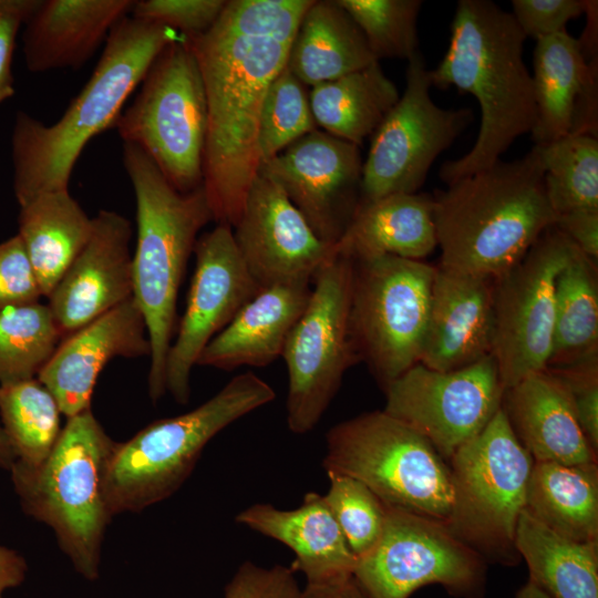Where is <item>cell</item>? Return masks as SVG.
I'll return each mask as SVG.
<instances>
[{"label":"cell","instance_id":"47","mask_svg":"<svg viewBox=\"0 0 598 598\" xmlns=\"http://www.w3.org/2000/svg\"><path fill=\"white\" fill-rule=\"evenodd\" d=\"M587 257L598 259V209H584L556 217L554 224Z\"/></svg>","mask_w":598,"mask_h":598},{"label":"cell","instance_id":"45","mask_svg":"<svg viewBox=\"0 0 598 598\" xmlns=\"http://www.w3.org/2000/svg\"><path fill=\"white\" fill-rule=\"evenodd\" d=\"M513 12L523 34L536 40L566 31L569 20L585 13L584 0H513Z\"/></svg>","mask_w":598,"mask_h":598},{"label":"cell","instance_id":"9","mask_svg":"<svg viewBox=\"0 0 598 598\" xmlns=\"http://www.w3.org/2000/svg\"><path fill=\"white\" fill-rule=\"evenodd\" d=\"M534 458L514 434L503 406L448 460L452 504L446 525L486 561L515 566V536Z\"/></svg>","mask_w":598,"mask_h":598},{"label":"cell","instance_id":"22","mask_svg":"<svg viewBox=\"0 0 598 598\" xmlns=\"http://www.w3.org/2000/svg\"><path fill=\"white\" fill-rule=\"evenodd\" d=\"M597 59L587 61L578 39L560 32L536 40L533 85L537 118L535 144L571 134L598 137Z\"/></svg>","mask_w":598,"mask_h":598},{"label":"cell","instance_id":"51","mask_svg":"<svg viewBox=\"0 0 598 598\" xmlns=\"http://www.w3.org/2000/svg\"><path fill=\"white\" fill-rule=\"evenodd\" d=\"M514 598H551L546 591L528 580L514 596Z\"/></svg>","mask_w":598,"mask_h":598},{"label":"cell","instance_id":"43","mask_svg":"<svg viewBox=\"0 0 598 598\" xmlns=\"http://www.w3.org/2000/svg\"><path fill=\"white\" fill-rule=\"evenodd\" d=\"M224 598H302L290 567L243 563L225 586Z\"/></svg>","mask_w":598,"mask_h":598},{"label":"cell","instance_id":"50","mask_svg":"<svg viewBox=\"0 0 598 598\" xmlns=\"http://www.w3.org/2000/svg\"><path fill=\"white\" fill-rule=\"evenodd\" d=\"M16 458L0 422V468L10 471Z\"/></svg>","mask_w":598,"mask_h":598},{"label":"cell","instance_id":"5","mask_svg":"<svg viewBox=\"0 0 598 598\" xmlns=\"http://www.w3.org/2000/svg\"><path fill=\"white\" fill-rule=\"evenodd\" d=\"M123 164L133 185L137 240L133 254V298L151 343L148 395L165 393V367L175 329L177 296L199 230L213 220L203 186L176 190L138 146L124 143Z\"/></svg>","mask_w":598,"mask_h":598},{"label":"cell","instance_id":"16","mask_svg":"<svg viewBox=\"0 0 598 598\" xmlns=\"http://www.w3.org/2000/svg\"><path fill=\"white\" fill-rule=\"evenodd\" d=\"M383 390V411L425 437L446 462L485 429L505 393L492 354L453 371L416 363Z\"/></svg>","mask_w":598,"mask_h":598},{"label":"cell","instance_id":"42","mask_svg":"<svg viewBox=\"0 0 598 598\" xmlns=\"http://www.w3.org/2000/svg\"><path fill=\"white\" fill-rule=\"evenodd\" d=\"M564 384L579 424L598 452V354L571 364L546 368Z\"/></svg>","mask_w":598,"mask_h":598},{"label":"cell","instance_id":"12","mask_svg":"<svg viewBox=\"0 0 598 598\" xmlns=\"http://www.w3.org/2000/svg\"><path fill=\"white\" fill-rule=\"evenodd\" d=\"M352 276L353 261L337 252L321 266L308 305L286 340L287 424L295 434L313 430L346 371L360 361L350 328Z\"/></svg>","mask_w":598,"mask_h":598},{"label":"cell","instance_id":"20","mask_svg":"<svg viewBox=\"0 0 598 598\" xmlns=\"http://www.w3.org/2000/svg\"><path fill=\"white\" fill-rule=\"evenodd\" d=\"M132 236L116 212L93 217L90 240L47 297L63 338L133 297Z\"/></svg>","mask_w":598,"mask_h":598},{"label":"cell","instance_id":"30","mask_svg":"<svg viewBox=\"0 0 598 598\" xmlns=\"http://www.w3.org/2000/svg\"><path fill=\"white\" fill-rule=\"evenodd\" d=\"M375 62L357 23L337 0L313 1L291 42L287 68L305 85L336 80Z\"/></svg>","mask_w":598,"mask_h":598},{"label":"cell","instance_id":"2","mask_svg":"<svg viewBox=\"0 0 598 598\" xmlns=\"http://www.w3.org/2000/svg\"><path fill=\"white\" fill-rule=\"evenodd\" d=\"M526 37L511 12L489 0H461L450 44L432 86H456L480 105L481 124L470 152L439 171L447 185L493 166L512 143L530 133L537 118L533 78L524 59Z\"/></svg>","mask_w":598,"mask_h":598},{"label":"cell","instance_id":"44","mask_svg":"<svg viewBox=\"0 0 598 598\" xmlns=\"http://www.w3.org/2000/svg\"><path fill=\"white\" fill-rule=\"evenodd\" d=\"M43 297L18 235L0 243V311Z\"/></svg>","mask_w":598,"mask_h":598},{"label":"cell","instance_id":"41","mask_svg":"<svg viewBox=\"0 0 598 598\" xmlns=\"http://www.w3.org/2000/svg\"><path fill=\"white\" fill-rule=\"evenodd\" d=\"M225 0H141L135 1L132 17L161 23L185 37L209 30L220 17Z\"/></svg>","mask_w":598,"mask_h":598},{"label":"cell","instance_id":"31","mask_svg":"<svg viewBox=\"0 0 598 598\" xmlns=\"http://www.w3.org/2000/svg\"><path fill=\"white\" fill-rule=\"evenodd\" d=\"M551 532L598 542V462H534L524 509Z\"/></svg>","mask_w":598,"mask_h":598},{"label":"cell","instance_id":"6","mask_svg":"<svg viewBox=\"0 0 598 598\" xmlns=\"http://www.w3.org/2000/svg\"><path fill=\"white\" fill-rule=\"evenodd\" d=\"M114 444L89 409L66 419L42 464L14 462L9 471L22 511L52 529L74 569L91 581L100 576L104 536L113 517L104 474Z\"/></svg>","mask_w":598,"mask_h":598},{"label":"cell","instance_id":"17","mask_svg":"<svg viewBox=\"0 0 598 598\" xmlns=\"http://www.w3.org/2000/svg\"><path fill=\"white\" fill-rule=\"evenodd\" d=\"M194 254L196 265L185 312L165 367L166 392L181 404L189 400L190 373L205 347L259 290L230 226L217 224L202 235Z\"/></svg>","mask_w":598,"mask_h":598},{"label":"cell","instance_id":"10","mask_svg":"<svg viewBox=\"0 0 598 598\" xmlns=\"http://www.w3.org/2000/svg\"><path fill=\"white\" fill-rule=\"evenodd\" d=\"M132 104L113 128L143 150L169 184L186 194L203 186L207 103L202 73L185 35L151 63Z\"/></svg>","mask_w":598,"mask_h":598},{"label":"cell","instance_id":"21","mask_svg":"<svg viewBox=\"0 0 598 598\" xmlns=\"http://www.w3.org/2000/svg\"><path fill=\"white\" fill-rule=\"evenodd\" d=\"M150 354L146 323L132 297L63 338L37 379L68 419L91 409L96 380L109 361Z\"/></svg>","mask_w":598,"mask_h":598},{"label":"cell","instance_id":"19","mask_svg":"<svg viewBox=\"0 0 598 598\" xmlns=\"http://www.w3.org/2000/svg\"><path fill=\"white\" fill-rule=\"evenodd\" d=\"M233 234L259 289L312 281L320 267L336 255L334 245L318 238L279 185L259 169Z\"/></svg>","mask_w":598,"mask_h":598},{"label":"cell","instance_id":"14","mask_svg":"<svg viewBox=\"0 0 598 598\" xmlns=\"http://www.w3.org/2000/svg\"><path fill=\"white\" fill-rule=\"evenodd\" d=\"M431 86L430 70L416 52L408 60L403 94L371 135L360 203L416 193L437 156L474 121L468 107L437 106L430 96Z\"/></svg>","mask_w":598,"mask_h":598},{"label":"cell","instance_id":"27","mask_svg":"<svg viewBox=\"0 0 598 598\" xmlns=\"http://www.w3.org/2000/svg\"><path fill=\"white\" fill-rule=\"evenodd\" d=\"M311 286L312 281H293L259 289L209 341L197 365L231 371L274 362L308 305Z\"/></svg>","mask_w":598,"mask_h":598},{"label":"cell","instance_id":"37","mask_svg":"<svg viewBox=\"0 0 598 598\" xmlns=\"http://www.w3.org/2000/svg\"><path fill=\"white\" fill-rule=\"evenodd\" d=\"M63 339L48 305L0 311V384L38 377Z\"/></svg>","mask_w":598,"mask_h":598},{"label":"cell","instance_id":"33","mask_svg":"<svg viewBox=\"0 0 598 598\" xmlns=\"http://www.w3.org/2000/svg\"><path fill=\"white\" fill-rule=\"evenodd\" d=\"M515 543L529 580L551 598H598V542L565 538L523 511Z\"/></svg>","mask_w":598,"mask_h":598},{"label":"cell","instance_id":"34","mask_svg":"<svg viewBox=\"0 0 598 598\" xmlns=\"http://www.w3.org/2000/svg\"><path fill=\"white\" fill-rule=\"evenodd\" d=\"M598 354L597 262L577 247L555 288L553 346L547 368Z\"/></svg>","mask_w":598,"mask_h":598},{"label":"cell","instance_id":"25","mask_svg":"<svg viewBox=\"0 0 598 598\" xmlns=\"http://www.w3.org/2000/svg\"><path fill=\"white\" fill-rule=\"evenodd\" d=\"M133 0H40L24 22L22 51L29 71L80 69L132 11Z\"/></svg>","mask_w":598,"mask_h":598},{"label":"cell","instance_id":"49","mask_svg":"<svg viewBox=\"0 0 598 598\" xmlns=\"http://www.w3.org/2000/svg\"><path fill=\"white\" fill-rule=\"evenodd\" d=\"M302 598H369L353 575L321 585H306Z\"/></svg>","mask_w":598,"mask_h":598},{"label":"cell","instance_id":"1","mask_svg":"<svg viewBox=\"0 0 598 598\" xmlns=\"http://www.w3.org/2000/svg\"><path fill=\"white\" fill-rule=\"evenodd\" d=\"M204 82L207 131L203 187L217 224H237L260 167L258 128L266 91L291 41L252 27L233 1L206 32L185 37Z\"/></svg>","mask_w":598,"mask_h":598},{"label":"cell","instance_id":"38","mask_svg":"<svg viewBox=\"0 0 598 598\" xmlns=\"http://www.w3.org/2000/svg\"><path fill=\"white\" fill-rule=\"evenodd\" d=\"M361 30L375 61L419 52L421 0H337Z\"/></svg>","mask_w":598,"mask_h":598},{"label":"cell","instance_id":"4","mask_svg":"<svg viewBox=\"0 0 598 598\" xmlns=\"http://www.w3.org/2000/svg\"><path fill=\"white\" fill-rule=\"evenodd\" d=\"M437 267L495 279L514 267L555 224L536 145L436 190Z\"/></svg>","mask_w":598,"mask_h":598},{"label":"cell","instance_id":"48","mask_svg":"<svg viewBox=\"0 0 598 598\" xmlns=\"http://www.w3.org/2000/svg\"><path fill=\"white\" fill-rule=\"evenodd\" d=\"M27 571L24 557L16 549L0 544V598H4L10 589L20 586Z\"/></svg>","mask_w":598,"mask_h":598},{"label":"cell","instance_id":"18","mask_svg":"<svg viewBox=\"0 0 598 598\" xmlns=\"http://www.w3.org/2000/svg\"><path fill=\"white\" fill-rule=\"evenodd\" d=\"M359 146L313 130L259 171L272 178L322 241L336 245L360 203Z\"/></svg>","mask_w":598,"mask_h":598},{"label":"cell","instance_id":"13","mask_svg":"<svg viewBox=\"0 0 598 598\" xmlns=\"http://www.w3.org/2000/svg\"><path fill=\"white\" fill-rule=\"evenodd\" d=\"M369 598H409L432 584L458 598H482L486 560L446 523L386 506L381 537L353 571Z\"/></svg>","mask_w":598,"mask_h":598},{"label":"cell","instance_id":"46","mask_svg":"<svg viewBox=\"0 0 598 598\" xmlns=\"http://www.w3.org/2000/svg\"><path fill=\"white\" fill-rule=\"evenodd\" d=\"M40 0H0V103L14 95L12 59L20 27Z\"/></svg>","mask_w":598,"mask_h":598},{"label":"cell","instance_id":"32","mask_svg":"<svg viewBox=\"0 0 598 598\" xmlns=\"http://www.w3.org/2000/svg\"><path fill=\"white\" fill-rule=\"evenodd\" d=\"M400 97L378 61L312 86L309 101L316 124L357 146L371 136Z\"/></svg>","mask_w":598,"mask_h":598},{"label":"cell","instance_id":"7","mask_svg":"<svg viewBox=\"0 0 598 598\" xmlns=\"http://www.w3.org/2000/svg\"><path fill=\"white\" fill-rule=\"evenodd\" d=\"M275 398L266 381L243 372L194 410L154 421L130 440L115 442L104 474L111 515L138 513L173 495L213 437Z\"/></svg>","mask_w":598,"mask_h":598},{"label":"cell","instance_id":"36","mask_svg":"<svg viewBox=\"0 0 598 598\" xmlns=\"http://www.w3.org/2000/svg\"><path fill=\"white\" fill-rule=\"evenodd\" d=\"M535 145L543 164L545 193L556 217L598 209V137L571 134Z\"/></svg>","mask_w":598,"mask_h":598},{"label":"cell","instance_id":"26","mask_svg":"<svg viewBox=\"0 0 598 598\" xmlns=\"http://www.w3.org/2000/svg\"><path fill=\"white\" fill-rule=\"evenodd\" d=\"M502 406L534 461L566 465L598 462V452L579 424L568 391L548 369L505 390Z\"/></svg>","mask_w":598,"mask_h":598},{"label":"cell","instance_id":"35","mask_svg":"<svg viewBox=\"0 0 598 598\" xmlns=\"http://www.w3.org/2000/svg\"><path fill=\"white\" fill-rule=\"evenodd\" d=\"M61 411L37 379L0 384V422L17 463L42 464L62 430Z\"/></svg>","mask_w":598,"mask_h":598},{"label":"cell","instance_id":"24","mask_svg":"<svg viewBox=\"0 0 598 598\" xmlns=\"http://www.w3.org/2000/svg\"><path fill=\"white\" fill-rule=\"evenodd\" d=\"M235 520L292 550L295 559L290 568L305 576L306 585L327 584L353 575L358 559L319 493H306L301 505L293 509L256 503L239 512Z\"/></svg>","mask_w":598,"mask_h":598},{"label":"cell","instance_id":"11","mask_svg":"<svg viewBox=\"0 0 598 598\" xmlns=\"http://www.w3.org/2000/svg\"><path fill=\"white\" fill-rule=\"evenodd\" d=\"M435 272L423 260L393 256L353 261L351 336L382 389L420 363Z\"/></svg>","mask_w":598,"mask_h":598},{"label":"cell","instance_id":"39","mask_svg":"<svg viewBox=\"0 0 598 598\" xmlns=\"http://www.w3.org/2000/svg\"><path fill=\"white\" fill-rule=\"evenodd\" d=\"M309 95L287 68L270 82L261 106L258 128L260 165L316 130Z\"/></svg>","mask_w":598,"mask_h":598},{"label":"cell","instance_id":"40","mask_svg":"<svg viewBox=\"0 0 598 598\" xmlns=\"http://www.w3.org/2000/svg\"><path fill=\"white\" fill-rule=\"evenodd\" d=\"M324 501L357 559L368 554L383 532L386 505L362 482L328 473Z\"/></svg>","mask_w":598,"mask_h":598},{"label":"cell","instance_id":"28","mask_svg":"<svg viewBox=\"0 0 598 598\" xmlns=\"http://www.w3.org/2000/svg\"><path fill=\"white\" fill-rule=\"evenodd\" d=\"M434 199L395 193L359 206L336 252L353 261L382 256L422 260L437 247Z\"/></svg>","mask_w":598,"mask_h":598},{"label":"cell","instance_id":"23","mask_svg":"<svg viewBox=\"0 0 598 598\" xmlns=\"http://www.w3.org/2000/svg\"><path fill=\"white\" fill-rule=\"evenodd\" d=\"M494 342V279L436 266L420 363L453 371L491 355Z\"/></svg>","mask_w":598,"mask_h":598},{"label":"cell","instance_id":"3","mask_svg":"<svg viewBox=\"0 0 598 598\" xmlns=\"http://www.w3.org/2000/svg\"><path fill=\"white\" fill-rule=\"evenodd\" d=\"M183 34L161 23L125 17L110 32L102 55L61 118L45 125L24 111L11 134L13 193L19 206L69 189L75 163L89 141L113 125L151 63Z\"/></svg>","mask_w":598,"mask_h":598},{"label":"cell","instance_id":"8","mask_svg":"<svg viewBox=\"0 0 598 598\" xmlns=\"http://www.w3.org/2000/svg\"><path fill=\"white\" fill-rule=\"evenodd\" d=\"M326 473L367 485L386 506L446 523L448 463L421 434L382 411L362 413L326 434Z\"/></svg>","mask_w":598,"mask_h":598},{"label":"cell","instance_id":"29","mask_svg":"<svg viewBox=\"0 0 598 598\" xmlns=\"http://www.w3.org/2000/svg\"><path fill=\"white\" fill-rule=\"evenodd\" d=\"M89 217L69 189L41 194L20 206L18 236L48 297L91 238Z\"/></svg>","mask_w":598,"mask_h":598},{"label":"cell","instance_id":"15","mask_svg":"<svg viewBox=\"0 0 598 598\" xmlns=\"http://www.w3.org/2000/svg\"><path fill=\"white\" fill-rule=\"evenodd\" d=\"M577 246L555 225L514 267L494 279L492 355L505 390L547 368L556 280Z\"/></svg>","mask_w":598,"mask_h":598}]
</instances>
